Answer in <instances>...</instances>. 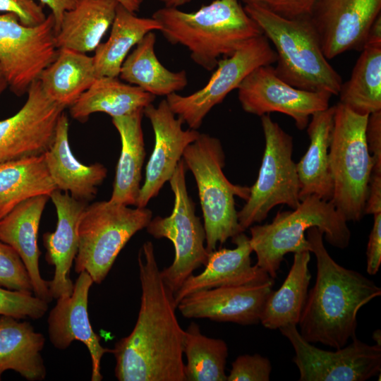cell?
Listing matches in <instances>:
<instances>
[{
    "instance_id": "6da1fadb",
    "label": "cell",
    "mask_w": 381,
    "mask_h": 381,
    "mask_svg": "<svg viewBox=\"0 0 381 381\" xmlns=\"http://www.w3.org/2000/svg\"><path fill=\"white\" fill-rule=\"evenodd\" d=\"M141 286L136 323L111 349L119 381H186L183 330L174 293L162 277L154 246L146 241L138 255Z\"/></svg>"
},
{
    "instance_id": "7a4b0ae2",
    "label": "cell",
    "mask_w": 381,
    "mask_h": 381,
    "mask_svg": "<svg viewBox=\"0 0 381 381\" xmlns=\"http://www.w3.org/2000/svg\"><path fill=\"white\" fill-rule=\"evenodd\" d=\"M310 252L316 258L317 275L298 322L301 335L310 343L335 349L356 337L360 308L381 295V289L360 272L346 269L329 255L323 232L313 226L306 231Z\"/></svg>"
},
{
    "instance_id": "3957f363",
    "label": "cell",
    "mask_w": 381,
    "mask_h": 381,
    "mask_svg": "<svg viewBox=\"0 0 381 381\" xmlns=\"http://www.w3.org/2000/svg\"><path fill=\"white\" fill-rule=\"evenodd\" d=\"M152 18L160 24L159 31L168 42L187 47L192 60L209 71L222 56L231 55L263 34L238 0H214L191 13L164 6Z\"/></svg>"
},
{
    "instance_id": "277c9868",
    "label": "cell",
    "mask_w": 381,
    "mask_h": 381,
    "mask_svg": "<svg viewBox=\"0 0 381 381\" xmlns=\"http://www.w3.org/2000/svg\"><path fill=\"white\" fill-rule=\"evenodd\" d=\"M243 8L273 44L279 78L299 89L338 95L341 78L325 56L310 17L287 19L255 4Z\"/></svg>"
},
{
    "instance_id": "5b68a950",
    "label": "cell",
    "mask_w": 381,
    "mask_h": 381,
    "mask_svg": "<svg viewBox=\"0 0 381 381\" xmlns=\"http://www.w3.org/2000/svg\"><path fill=\"white\" fill-rule=\"evenodd\" d=\"M318 228L332 246L344 249L351 240L347 222L330 200L312 195L292 211L278 212L272 222L250 226V243L257 256L256 265L274 279L285 255L310 252L305 233Z\"/></svg>"
},
{
    "instance_id": "8992f818",
    "label": "cell",
    "mask_w": 381,
    "mask_h": 381,
    "mask_svg": "<svg viewBox=\"0 0 381 381\" xmlns=\"http://www.w3.org/2000/svg\"><path fill=\"white\" fill-rule=\"evenodd\" d=\"M334 107L329 148L330 201L346 222H358L365 215L373 167L365 135L369 115L357 114L340 102Z\"/></svg>"
},
{
    "instance_id": "52a82bcc",
    "label": "cell",
    "mask_w": 381,
    "mask_h": 381,
    "mask_svg": "<svg viewBox=\"0 0 381 381\" xmlns=\"http://www.w3.org/2000/svg\"><path fill=\"white\" fill-rule=\"evenodd\" d=\"M182 159L194 176L198 190L208 253L243 232L238 220L234 197L246 200L250 187L231 183L223 172L225 155L220 140L207 133L185 149Z\"/></svg>"
},
{
    "instance_id": "ba28073f",
    "label": "cell",
    "mask_w": 381,
    "mask_h": 381,
    "mask_svg": "<svg viewBox=\"0 0 381 381\" xmlns=\"http://www.w3.org/2000/svg\"><path fill=\"white\" fill-rule=\"evenodd\" d=\"M152 218L146 207L131 208L109 200L87 204L78 223L75 271H85L94 283L101 284L125 245Z\"/></svg>"
},
{
    "instance_id": "9c48e42d",
    "label": "cell",
    "mask_w": 381,
    "mask_h": 381,
    "mask_svg": "<svg viewBox=\"0 0 381 381\" xmlns=\"http://www.w3.org/2000/svg\"><path fill=\"white\" fill-rule=\"evenodd\" d=\"M260 117L265 146L257 180L238 212L243 231L266 219L276 205H286L295 209L301 202L296 164L292 159L293 138L270 114Z\"/></svg>"
},
{
    "instance_id": "30bf717a",
    "label": "cell",
    "mask_w": 381,
    "mask_h": 381,
    "mask_svg": "<svg viewBox=\"0 0 381 381\" xmlns=\"http://www.w3.org/2000/svg\"><path fill=\"white\" fill-rule=\"evenodd\" d=\"M186 169L181 159L169 181L174 194V205L171 214L152 218L145 228L154 238H166L174 245L173 262L160 270L162 277L174 293L194 270L202 265L205 267L209 257L205 246L204 225L195 214L194 202L187 191Z\"/></svg>"
},
{
    "instance_id": "8fae6325",
    "label": "cell",
    "mask_w": 381,
    "mask_h": 381,
    "mask_svg": "<svg viewBox=\"0 0 381 381\" xmlns=\"http://www.w3.org/2000/svg\"><path fill=\"white\" fill-rule=\"evenodd\" d=\"M276 60L274 49L262 34L219 60L217 69L200 90L186 96L174 92L167 95L166 100L173 113L189 128L198 130L210 111L237 89L249 73L258 67L272 65Z\"/></svg>"
},
{
    "instance_id": "7c38bea8",
    "label": "cell",
    "mask_w": 381,
    "mask_h": 381,
    "mask_svg": "<svg viewBox=\"0 0 381 381\" xmlns=\"http://www.w3.org/2000/svg\"><path fill=\"white\" fill-rule=\"evenodd\" d=\"M57 53L51 13L35 26L23 25L13 13L0 15V68L15 95L27 93Z\"/></svg>"
},
{
    "instance_id": "4fadbf2b",
    "label": "cell",
    "mask_w": 381,
    "mask_h": 381,
    "mask_svg": "<svg viewBox=\"0 0 381 381\" xmlns=\"http://www.w3.org/2000/svg\"><path fill=\"white\" fill-rule=\"evenodd\" d=\"M279 330L294 349L293 362L300 381H364L380 373L381 346L369 345L355 337L347 346L326 351L306 341L296 325Z\"/></svg>"
},
{
    "instance_id": "5bb4252c",
    "label": "cell",
    "mask_w": 381,
    "mask_h": 381,
    "mask_svg": "<svg viewBox=\"0 0 381 381\" xmlns=\"http://www.w3.org/2000/svg\"><path fill=\"white\" fill-rule=\"evenodd\" d=\"M242 109L262 116L279 112L290 116L298 129L307 128L311 116L329 106L332 95L295 87L279 78L271 65L254 69L237 88Z\"/></svg>"
},
{
    "instance_id": "9a60e30c",
    "label": "cell",
    "mask_w": 381,
    "mask_h": 381,
    "mask_svg": "<svg viewBox=\"0 0 381 381\" xmlns=\"http://www.w3.org/2000/svg\"><path fill=\"white\" fill-rule=\"evenodd\" d=\"M27 94L15 114L0 120V162L42 155L54 140L65 109L44 94L38 80Z\"/></svg>"
},
{
    "instance_id": "2e32d148",
    "label": "cell",
    "mask_w": 381,
    "mask_h": 381,
    "mask_svg": "<svg viewBox=\"0 0 381 381\" xmlns=\"http://www.w3.org/2000/svg\"><path fill=\"white\" fill-rule=\"evenodd\" d=\"M381 0H318L310 17L329 60L363 48Z\"/></svg>"
},
{
    "instance_id": "e0dca14e",
    "label": "cell",
    "mask_w": 381,
    "mask_h": 381,
    "mask_svg": "<svg viewBox=\"0 0 381 381\" xmlns=\"http://www.w3.org/2000/svg\"><path fill=\"white\" fill-rule=\"evenodd\" d=\"M143 114L153 128L155 145L135 205L138 207H145L152 198L157 196L172 176L186 147L200 133L194 129L183 130V121L176 117L166 99L157 107L152 104L147 105L143 109Z\"/></svg>"
},
{
    "instance_id": "ac0fdd59",
    "label": "cell",
    "mask_w": 381,
    "mask_h": 381,
    "mask_svg": "<svg viewBox=\"0 0 381 381\" xmlns=\"http://www.w3.org/2000/svg\"><path fill=\"white\" fill-rule=\"evenodd\" d=\"M274 279L240 286H221L193 292L183 298L177 308L186 318H207L243 325L260 322Z\"/></svg>"
},
{
    "instance_id": "d6986e66",
    "label": "cell",
    "mask_w": 381,
    "mask_h": 381,
    "mask_svg": "<svg viewBox=\"0 0 381 381\" xmlns=\"http://www.w3.org/2000/svg\"><path fill=\"white\" fill-rule=\"evenodd\" d=\"M85 271L79 273L70 296L56 299L47 319L49 337L52 345L59 350L66 349L73 341L83 343L92 361V381L102 380L101 359L111 349L103 347L100 337L91 326L88 315L89 291L93 284Z\"/></svg>"
},
{
    "instance_id": "ffe728a7",
    "label": "cell",
    "mask_w": 381,
    "mask_h": 381,
    "mask_svg": "<svg viewBox=\"0 0 381 381\" xmlns=\"http://www.w3.org/2000/svg\"><path fill=\"white\" fill-rule=\"evenodd\" d=\"M49 198L56 210L57 223L54 232L44 234L43 241L47 250L46 260L54 267L49 289L52 298L57 299L70 296L73 290L70 270L78 249V223L87 202L58 189Z\"/></svg>"
},
{
    "instance_id": "44dd1931",
    "label": "cell",
    "mask_w": 381,
    "mask_h": 381,
    "mask_svg": "<svg viewBox=\"0 0 381 381\" xmlns=\"http://www.w3.org/2000/svg\"><path fill=\"white\" fill-rule=\"evenodd\" d=\"M236 245L233 249L221 248L209 253L205 270L190 275L174 293L176 305L185 296L193 292L221 286H240L272 279L258 265H252L253 249L250 237L241 232L231 238Z\"/></svg>"
},
{
    "instance_id": "7402d4cb",
    "label": "cell",
    "mask_w": 381,
    "mask_h": 381,
    "mask_svg": "<svg viewBox=\"0 0 381 381\" xmlns=\"http://www.w3.org/2000/svg\"><path fill=\"white\" fill-rule=\"evenodd\" d=\"M49 198L47 195L30 198L0 219V241L17 252L28 270L34 295L47 303L52 296L49 281L44 280L40 272L41 252L37 237L41 217Z\"/></svg>"
},
{
    "instance_id": "603a6c76",
    "label": "cell",
    "mask_w": 381,
    "mask_h": 381,
    "mask_svg": "<svg viewBox=\"0 0 381 381\" xmlns=\"http://www.w3.org/2000/svg\"><path fill=\"white\" fill-rule=\"evenodd\" d=\"M68 128V119L63 111L52 143L44 153L47 167L58 190L87 202L95 198L107 169L100 163L85 165L75 157L69 145Z\"/></svg>"
},
{
    "instance_id": "cb8c5ba5",
    "label": "cell",
    "mask_w": 381,
    "mask_h": 381,
    "mask_svg": "<svg viewBox=\"0 0 381 381\" xmlns=\"http://www.w3.org/2000/svg\"><path fill=\"white\" fill-rule=\"evenodd\" d=\"M335 107L317 111L307 126L308 148L296 164L300 183V201L315 195L325 200L332 197L333 186L329 165V148Z\"/></svg>"
},
{
    "instance_id": "d4e9b609",
    "label": "cell",
    "mask_w": 381,
    "mask_h": 381,
    "mask_svg": "<svg viewBox=\"0 0 381 381\" xmlns=\"http://www.w3.org/2000/svg\"><path fill=\"white\" fill-rule=\"evenodd\" d=\"M143 109L114 117L112 123L121 143L110 202L127 206L136 205L145 149L142 130Z\"/></svg>"
},
{
    "instance_id": "484cf974",
    "label": "cell",
    "mask_w": 381,
    "mask_h": 381,
    "mask_svg": "<svg viewBox=\"0 0 381 381\" xmlns=\"http://www.w3.org/2000/svg\"><path fill=\"white\" fill-rule=\"evenodd\" d=\"M119 4L117 0H79L63 16L55 35L57 49L95 51L111 26Z\"/></svg>"
},
{
    "instance_id": "4316f807",
    "label": "cell",
    "mask_w": 381,
    "mask_h": 381,
    "mask_svg": "<svg viewBox=\"0 0 381 381\" xmlns=\"http://www.w3.org/2000/svg\"><path fill=\"white\" fill-rule=\"evenodd\" d=\"M44 336L28 322L0 316V375L12 370L30 381L42 380L47 370L42 356Z\"/></svg>"
},
{
    "instance_id": "83f0119b",
    "label": "cell",
    "mask_w": 381,
    "mask_h": 381,
    "mask_svg": "<svg viewBox=\"0 0 381 381\" xmlns=\"http://www.w3.org/2000/svg\"><path fill=\"white\" fill-rule=\"evenodd\" d=\"M155 97L118 77H100L69 107V111L72 118L82 123L96 112L119 117L143 109L152 104Z\"/></svg>"
},
{
    "instance_id": "f1b7e54d",
    "label": "cell",
    "mask_w": 381,
    "mask_h": 381,
    "mask_svg": "<svg viewBox=\"0 0 381 381\" xmlns=\"http://www.w3.org/2000/svg\"><path fill=\"white\" fill-rule=\"evenodd\" d=\"M97 78L92 56L63 48L58 49L56 57L37 80L44 94L65 109L72 106Z\"/></svg>"
},
{
    "instance_id": "f546056e",
    "label": "cell",
    "mask_w": 381,
    "mask_h": 381,
    "mask_svg": "<svg viewBox=\"0 0 381 381\" xmlns=\"http://www.w3.org/2000/svg\"><path fill=\"white\" fill-rule=\"evenodd\" d=\"M155 42V33H147L124 60L119 76L155 96L183 90L188 84L186 71L172 72L166 68L156 56Z\"/></svg>"
},
{
    "instance_id": "4dcf8cb0",
    "label": "cell",
    "mask_w": 381,
    "mask_h": 381,
    "mask_svg": "<svg viewBox=\"0 0 381 381\" xmlns=\"http://www.w3.org/2000/svg\"><path fill=\"white\" fill-rule=\"evenodd\" d=\"M108 40L100 43L92 56L97 78L119 77L129 51L149 32L160 30L153 18H140L120 4Z\"/></svg>"
},
{
    "instance_id": "1f68e13d",
    "label": "cell",
    "mask_w": 381,
    "mask_h": 381,
    "mask_svg": "<svg viewBox=\"0 0 381 381\" xmlns=\"http://www.w3.org/2000/svg\"><path fill=\"white\" fill-rule=\"evenodd\" d=\"M56 189L44 154L0 162V219L24 200Z\"/></svg>"
},
{
    "instance_id": "d6a6232c",
    "label": "cell",
    "mask_w": 381,
    "mask_h": 381,
    "mask_svg": "<svg viewBox=\"0 0 381 381\" xmlns=\"http://www.w3.org/2000/svg\"><path fill=\"white\" fill-rule=\"evenodd\" d=\"M310 251L294 253L292 266L280 288L267 297L260 322L267 329L297 325L308 296L311 275Z\"/></svg>"
},
{
    "instance_id": "836d02e7",
    "label": "cell",
    "mask_w": 381,
    "mask_h": 381,
    "mask_svg": "<svg viewBox=\"0 0 381 381\" xmlns=\"http://www.w3.org/2000/svg\"><path fill=\"white\" fill-rule=\"evenodd\" d=\"M338 95L339 102L357 114L370 115L381 111V47H363Z\"/></svg>"
},
{
    "instance_id": "e575fe53",
    "label": "cell",
    "mask_w": 381,
    "mask_h": 381,
    "mask_svg": "<svg viewBox=\"0 0 381 381\" xmlns=\"http://www.w3.org/2000/svg\"><path fill=\"white\" fill-rule=\"evenodd\" d=\"M183 351L186 381H227L228 346L224 340L202 334L199 325L191 322L185 330Z\"/></svg>"
},
{
    "instance_id": "d590c367",
    "label": "cell",
    "mask_w": 381,
    "mask_h": 381,
    "mask_svg": "<svg viewBox=\"0 0 381 381\" xmlns=\"http://www.w3.org/2000/svg\"><path fill=\"white\" fill-rule=\"evenodd\" d=\"M48 303L33 294L0 286V316L39 319L47 313Z\"/></svg>"
},
{
    "instance_id": "8d00e7d4",
    "label": "cell",
    "mask_w": 381,
    "mask_h": 381,
    "mask_svg": "<svg viewBox=\"0 0 381 381\" xmlns=\"http://www.w3.org/2000/svg\"><path fill=\"white\" fill-rule=\"evenodd\" d=\"M0 286L33 294L30 278L20 257L11 246L1 241Z\"/></svg>"
},
{
    "instance_id": "74e56055",
    "label": "cell",
    "mask_w": 381,
    "mask_h": 381,
    "mask_svg": "<svg viewBox=\"0 0 381 381\" xmlns=\"http://www.w3.org/2000/svg\"><path fill=\"white\" fill-rule=\"evenodd\" d=\"M271 371L267 357L258 353L241 355L232 363L227 381H268Z\"/></svg>"
},
{
    "instance_id": "f35d334b",
    "label": "cell",
    "mask_w": 381,
    "mask_h": 381,
    "mask_svg": "<svg viewBox=\"0 0 381 381\" xmlns=\"http://www.w3.org/2000/svg\"><path fill=\"white\" fill-rule=\"evenodd\" d=\"M255 4L287 19L310 17L318 0H238Z\"/></svg>"
},
{
    "instance_id": "ab89813d",
    "label": "cell",
    "mask_w": 381,
    "mask_h": 381,
    "mask_svg": "<svg viewBox=\"0 0 381 381\" xmlns=\"http://www.w3.org/2000/svg\"><path fill=\"white\" fill-rule=\"evenodd\" d=\"M0 11L16 15L26 26L37 25L47 16L42 6L34 0H0Z\"/></svg>"
},
{
    "instance_id": "60d3db41",
    "label": "cell",
    "mask_w": 381,
    "mask_h": 381,
    "mask_svg": "<svg viewBox=\"0 0 381 381\" xmlns=\"http://www.w3.org/2000/svg\"><path fill=\"white\" fill-rule=\"evenodd\" d=\"M365 135L373 160L372 171L381 172V111L368 116Z\"/></svg>"
},
{
    "instance_id": "b9f144b4",
    "label": "cell",
    "mask_w": 381,
    "mask_h": 381,
    "mask_svg": "<svg viewBox=\"0 0 381 381\" xmlns=\"http://www.w3.org/2000/svg\"><path fill=\"white\" fill-rule=\"evenodd\" d=\"M373 226L367 246V272L375 274L381 265V212L373 214Z\"/></svg>"
},
{
    "instance_id": "7bdbcfd3",
    "label": "cell",
    "mask_w": 381,
    "mask_h": 381,
    "mask_svg": "<svg viewBox=\"0 0 381 381\" xmlns=\"http://www.w3.org/2000/svg\"><path fill=\"white\" fill-rule=\"evenodd\" d=\"M381 212V172H372L365 214Z\"/></svg>"
},
{
    "instance_id": "ee69618b",
    "label": "cell",
    "mask_w": 381,
    "mask_h": 381,
    "mask_svg": "<svg viewBox=\"0 0 381 381\" xmlns=\"http://www.w3.org/2000/svg\"><path fill=\"white\" fill-rule=\"evenodd\" d=\"M43 5L47 6L54 20L55 35L59 30L65 12L73 8L79 0H39Z\"/></svg>"
},
{
    "instance_id": "f6af8a7d",
    "label": "cell",
    "mask_w": 381,
    "mask_h": 381,
    "mask_svg": "<svg viewBox=\"0 0 381 381\" xmlns=\"http://www.w3.org/2000/svg\"><path fill=\"white\" fill-rule=\"evenodd\" d=\"M365 45L381 47V14L377 16L372 24Z\"/></svg>"
},
{
    "instance_id": "bcb514c9",
    "label": "cell",
    "mask_w": 381,
    "mask_h": 381,
    "mask_svg": "<svg viewBox=\"0 0 381 381\" xmlns=\"http://www.w3.org/2000/svg\"><path fill=\"white\" fill-rule=\"evenodd\" d=\"M119 3L131 12L139 11L144 0H117Z\"/></svg>"
},
{
    "instance_id": "7dc6e473",
    "label": "cell",
    "mask_w": 381,
    "mask_h": 381,
    "mask_svg": "<svg viewBox=\"0 0 381 381\" xmlns=\"http://www.w3.org/2000/svg\"><path fill=\"white\" fill-rule=\"evenodd\" d=\"M162 3L166 7L178 8L187 4L193 0H157Z\"/></svg>"
},
{
    "instance_id": "c3c4849f",
    "label": "cell",
    "mask_w": 381,
    "mask_h": 381,
    "mask_svg": "<svg viewBox=\"0 0 381 381\" xmlns=\"http://www.w3.org/2000/svg\"><path fill=\"white\" fill-rule=\"evenodd\" d=\"M8 87L6 79L0 68V95Z\"/></svg>"
},
{
    "instance_id": "681fc988",
    "label": "cell",
    "mask_w": 381,
    "mask_h": 381,
    "mask_svg": "<svg viewBox=\"0 0 381 381\" xmlns=\"http://www.w3.org/2000/svg\"><path fill=\"white\" fill-rule=\"evenodd\" d=\"M380 330L377 329L373 334V339L376 341V344L381 346V339H380Z\"/></svg>"
},
{
    "instance_id": "f907efd6",
    "label": "cell",
    "mask_w": 381,
    "mask_h": 381,
    "mask_svg": "<svg viewBox=\"0 0 381 381\" xmlns=\"http://www.w3.org/2000/svg\"><path fill=\"white\" fill-rule=\"evenodd\" d=\"M1 375H0V380H1Z\"/></svg>"
}]
</instances>
